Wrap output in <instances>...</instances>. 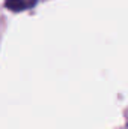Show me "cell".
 Segmentation results:
<instances>
[{"label":"cell","instance_id":"cell-1","mask_svg":"<svg viewBox=\"0 0 128 129\" xmlns=\"http://www.w3.org/2000/svg\"><path fill=\"white\" fill-rule=\"evenodd\" d=\"M36 3V0H6V8L11 9V11H24V9H29L32 8L33 5Z\"/></svg>","mask_w":128,"mask_h":129}]
</instances>
